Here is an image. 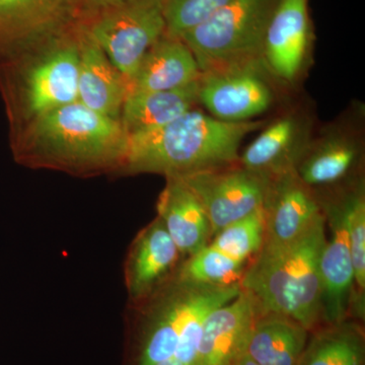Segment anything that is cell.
Masks as SVG:
<instances>
[{"instance_id": "6da1fadb", "label": "cell", "mask_w": 365, "mask_h": 365, "mask_svg": "<svg viewBox=\"0 0 365 365\" xmlns=\"http://www.w3.org/2000/svg\"><path fill=\"white\" fill-rule=\"evenodd\" d=\"M265 121L227 122L192 109L175 121L127 136L123 165L131 173L181 177L235 165L247 135Z\"/></svg>"}, {"instance_id": "8fae6325", "label": "cell", "mask_w": 365, "mask_h": 365, "mask_svg": "<svg viewBox=\"0 0 365 365\" xmlns=\"http://www.w3.org/2000/svg\"><path fill=\"white\" fill-rule=\"evenodd\" d=\"M182 255L160 218L140 230L125 263V284L134 306L148 299L178 272Z\"/></svg>"}, {"instance_id": "277c9868", "label": "cell", "mask_w": 365, "mask_h": 365, "mask_svg": "<svg viewBox=\"0 0 365 365\" xmlns=\"http://www.w3.org/2000/svg\"><path fill=\"white\" fill-rule=\"evenodd\" d=\"M277 0H232L180 36L201 73L264 63L263 45Z\"/></svg>"}, {"instance_id": "9c48e42d", "label": "cell", "mask_w": 365, "mask_h": 365, "mask_svg": "<svg viewBox=\"0 0 365 365\" xmlns=\"http://www.w3.org/2000/svg\"><path fill=\"white\" fill-rule=\"evenodd\" d=\"M265 64L205 72L199 79V103L210 116L227 122L251 121L272 107Z\"/></svg>"}, {"instance_id": "f1b7e54d", "label": "cell", "mask_w": 365, "mask_h": 365, "mask_svg": "<svg viewBox=\"0 0 365 365\" xmlns=\"http://www.w3.org/2000/svg\"><path fill=\"white\" fill-rule=\"evenodd\" d=\"M91 6L96 7V9H107L110 7L117 6L121 4L125 0H86Z\"/></svg>"}, {"instance_id": "5bb4252c", "label": "cell", "mask_w": 365, "mask_h": 365, "mask_svg": "<svg viewBox=\"0 0 365 365\" xmlns=\"http://www.w3.org/2000/svg\"><path fill=\"white\" fill-rule=\"evenodd\" d=\"M312 138L311 120L302 113H287L265 124L240 155L239 163L266 178L295 170Z\"/></svg>"}, {"instance_id": "44dd1931", "label": "cell", "mask_w": 365, "mask_h": 365, "mask_svg": "<svg viewBox=\"0 0 365 365\" xmlns=\"http://www.w3.org/2000/svg\"><path fill=\"white\" fill-rule=\"evenodd\" d=\"M299 322L276 313H259L246 354L260 365H297L309 340Z\"/></svg>"}, {"instance_id": "9a60e30c", "label": "cell", "mask_w": 365, "mask_h": 365, "mask_svg": "<svg viewBox=\"0 0 365 365\" xmlns=\"http://www.w3.org/2000/svg\"><path fill=\"white\" fill-rule=\"evenodd\" d=\"M364 144L353 129L334 127L313 137L295 173L313 190L352 181L361 165Z\"/></svg>"}, {"instance_id": "603a6c76", "label": "cell", "mask_w": 365, "mask_h": 365, "mask_svg": "<svg viewBox=\"0 0 365 365\" xmlns=\"http://www.w3.org/2000/svg\"><path fill=\"white\" fill-rule=\"evenodd\" d=\"M348 235L354 270V289L350 314L364 318L365 292V192L364 182L356 178L346 184Z\"/></svg>"}, {"instance_id": "30bf717a", "label": "cell", "mask_w": 365, "mask_h": 365, "mask_svg": "<svg viewBox=\"0 0 365 365\" xmlns=\"http://www.w3.org/2000/svg\"><path fill=\"white\" fill-rule=\"evenodd\" d=\"M307 0H277L264 38V63L273 76L294 83L304 69L311 46Z\"/></svg>"}, {"instance_id": "e0dca14e", "label": "cell", "mask_w": 365, "mask_h": 365, "mask_svg": "<svg viewBox=\"0 0 365 365\" xmlns=\"http://www.w3.org/2000/svg\"><path fill=\"white\" fill-rule=\"evenodd\" d=\"M81 55L76 47L53 53L29 74L26 102L29 111L43 116L78 101Z\"/></svg>"}, {"instance_id": "4316f807", "label": "cell", "mask_w": 365, "mask_h": 365, "mask_svg": "<svg viewBox=\"0 0 365 365\" xmlns=\"http://www.w3.org/2000/svg\"><path fill=\"white\" fill-rule=\"evenodd\" d=\"M62 0H0V37H14L33 18L52 11Z\"/></svg>"}, {"instance_id": "484cf974", "label": "cell", "mask_w": 365, "mask_h": 365, "mask_svg": "<svg viewBox=\"0 0 365 365\" xmlns=\"http://www.w3.org/2000/svg\"><path fill=\"white\" fill-rule=\"evenodd\" d=\"M232 0H165V34L180 38L210 18Z\"/></svg>"}, {"instance_id": "3957f363", "label": "cell", "mask_w": 365, "mask_h": 365, "mask_svg": "<svg viewBox=\"0 0 365 365\" xmlns=\"http://www.w3.org/2000/svg\"><path fill=\"white\" fill-rule=\"evenodd\" d=\"M240 284H199L177 274L148 299L136 304L138 314L129 335L124 365H158L176 350L184 329L201 309L222 306L241 292Z\"/></svg>"}, {"instance_id": "2e32d148", "label": "cell", "mask_w": 365, "mask_h": 365, "mask_svg": "<svg viewBox=\"0 0 365 365\" xmlns=\"http://www.w3.org/2000/svg\"><path fill=\"white\" fill-rule=\"evenodd\" d=\"M158 216L182 256H192L211 241V227L202 204L179 177H167L158 201Z\"/></svg>"}, {"instance_id": "7402d4cb", "label": "cell", "mask_w": 365, "mask_h": 365, "mask_svg": "<svg viewBox=\"0 0 365 365\" xmlns=\"http://www.w3.org/2000/svg\"><path fill=\"white\" fill-rule=\"evenodd\" d=\"M311 333L297 365H364L365 337L360 324L346 319Z\"/></svg>"}, {"instance_id": "8992f818", "label": "cell", "mask_w": 365, "mask_h": 365, "mask_svg": "<svg viewBox=\"0 0 365 365\" xmlns=\"http://www.w3.org/2000/svg\"><path fill=\"white\" fill-rule=\"evenodd\" d=\"M165 0H125L105 9L88 35L130 83L144 55L165 34Z\"/></svg>"}, {"instance_id": "5b68a950", "label": "cell", "mask_w": 365, "mask_h": 365, "mask_svg": "<svg viewBox=\"0 0 365 365\" xmlns=\"http://www.w3.org/2000/svg\"><path fill=\"white\" fill-rule=\"evenodd\" d=\"M38 143L55 160L72 165L123 163L127 134L121 122L74 102L39 117Z\"/></svg>"}, {"instance_id": "ba28073f", "label": "cell", "mask_w": 365, "mask_h": 365, "mask_svg": "<svg viewBox=\"0 0 365 365\" xmlns=\"http://www.w3.org/2000/svg\"><path fill=\"white\" fill-rule=\"evenodd\" d=\"M319 199L326 223L330 227V237H326L319 260L321 322H324L325 325H332L347 319L354 289V270L348 235L346 186L331 194L330 197L321 198L319 196Z\"/></svg>"}, {"instance_id": "7a4b0ae2", "label": "cell", "mask_w": 365, "mask_h": 365, "mask_svg": "<svg viewBox=\"0 0 365 365\" xmlns=\"http://www.w3.org/2000/svg\"><path fill=\"white\" fill-rule=\"evenodd\" d=\"M326 237L323 212L294 241L264 244L248 262L240 285L253 297L260 313L289 317L309 333L318 328L322 314L319 260Z\"/></svg>"}, {"instance_id": "52a82bcc", "label": "cell", "mask_w": 365, "mask_h": 365, "mask_svg": "<svg viewBox=\"0 0 365 365\" xmlns=\"http://www.w3.org/2000/svg\"><path fill=\"white\" fill-rule=\"evenodd\" d=\"M202 204L211 239L230 223L263 207L268 178L239 163L179 177Z\"/></svg>"}, {"instance_id": "7c38bea8", "label": "cell", "mask_w": 365, "mask_h": 365, "mask_svg": "<svg viewBox=\"0 0 365 365\" xmlns=\"http://www.w3.org/2000/svg\"><path fill=\"white\" fill-rule=\"evenodd\" d=\"M264 244L294 241L323 215L318 194L297 176L295 170L268 178L263 204Z\"/></svg>"}, {"instance_id": "ac0fdd59", "label": "cell", "mask_w": 365, "mask_h": 365, "mask_svg": "<svg viewBox=\"0 0 365 365\" xmlns=\"http://www.w3.org/2000/svg\"><path fill=\"white\" fill-rule=\"evenodd\" d=\"M79 55L78 102L98 114L117 119L130 90L129 83L88 33Z\"/></svg>"}, {"instance_id": "4fadbf2b", "label": "cell", "mask_w": 365, "mask_h": 365, "mask_svg": "<svg viewBox=\"0 0 365 365\" xmlns=\"http://www.w3.org/2000/svg\"><path fill=\"white\" fill-rule=\"evenodd\" d=\"M259 309L241 290L234 299L215 307L204 319L195 365H235L246 354Z\"/></svg>"}, {"instance_id": "d6986e66", "label": "cell", "mask_w": 365, "mask_h": 365, "mask_svg": "<svg viewBox=\"0 0 365 365\" xmlns=\"http://www.w3.org/2000/svg\"><path fill=\"white\" fill-rule=\"evenodd\" d=\"M200 78V69L188 46L180 38L165 34L144 55L129 91L177 90Z\"/></svg>"}, {"instance_id": "83f0119b", "label": "cell", "mask_w": 365, "mask_h": 365, "mask_svg": "<svg viewBox=\"0 0 365 365\" xmlns=\"http://www.w3.org/2000/svg\"><path fill=\"white\" fill-rule=\"evenodd\" d=\"M220 307V306H218ZM217 307H209L198 312L187 324L176 350L169 359L158 365H195L201 329L209 312Z\"/></svg>"}, {"instance_id": "d4e9b609", "label": "cell", "mask_w": 365, "mask_h": 365, "mask_svg": "<svg viewBox=\"0 0 365 365\" xmlns=\"http://www.w3.org/2000/svg\"><path fill=\"white\" fill-rule=\"evenodd\" d=\"M264 242L265 217L261 208L222 228L208 245L230 258L248 263L260 252Z\"/></svg>"}, {"instance_id": "ffe728a7", "label": "cell", "mask_w": 365, "mask_h": 365, "mask_svg": "<svg viewBox=\"0 0 365 365\" xmlns=\"http://www.w3.org/2000/svg\"><path fill=\"white\" fill-rule=\"evenodd\" d=\"M199 103V81L170 91H130L122 107L127 136L146 133L175 121Z\"/></svg>"}, {"instance_id": "f546056e", "label": "cell", "mask_w": 365, "mask_h": 365, "mask_svg": "<svg viewBox=\"0 0 365 365\" xmlns=\"http://www.w3.org/2000/svg\"><path fill=\"white\" fill-rule=\"evenodd\" d=\"M235 365H260L255 362L248 355L244 354Z\"/></svg>"}, {"instance_id": "cb8c5ba5", "label": "cell", "mask_w": 365, "mask_h": 365, "mask_svg": "<svg viewBox=\"0 0 365 365\" xmlns=\"http://www.w3.org/2000/svg\"><path fill=\"white\" fill-rule=\"evenodd\" d=\"M247 264L230 258L207 245L182 262L177 276L199 284L228 287L240 284Z\"/></svg>"}]
</instances>
